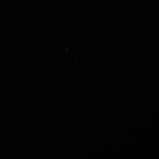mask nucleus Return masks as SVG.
Masks as SVG:
<instances>
[]
</instances>
